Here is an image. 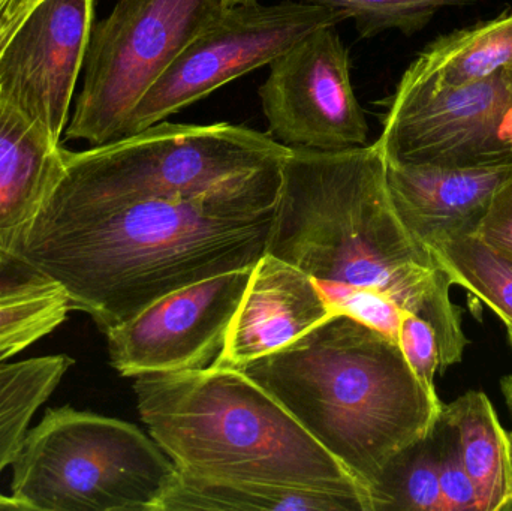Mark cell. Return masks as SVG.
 Returning <instances> with one entry per match:
<instances>
[{
	"label": "cell",
	"mask_w": 512,
	"mask_h": 511,
	"mask_svg": "<svg viewBox=\"0 0 512 511\" xmlns=\"http://www.w3.org/2000/svg\"><path fill=\"white\" fill-rule=\"evenodd\" d=\"M280 185L282 167L200 197L50 194L17 257L107 335L179 288L254 267L267 254Z\"/></svg>",
	"instance_id": "1"
},
{
	"label": "cell",
	"mask_w": 512,
	"mask_h": 511,
	"mask_svg": "<svg viewBox=\"0 0 512 511\" xmlns=\"http://www.w3.org/2000/svg\"><path fill=\"white\" fill-rule=\"evenodd\" d=\"M267 252L321 290L384 294L435 329L442 371L462 362L469 341L453 282L397 215L378 140L342 152L291 149Z\"/></svg>",
	"instance_id": "2"
},
{
	"label": "cell",
	"mask_w": 512,
	"mask_h": 511,
	"mask_svg": "<svg viewBox=\"0 0 512 511\" xmlns=\"http://www.w3.org/2000/svg\"><path fill=\"white\" fill-rule=\"evenodd\" d=\"M240 371L367 492L394 455L426 437L444 405L430 398L399 345L343 314Z\"/></svg>",
	"instance_id": "3"
},
{
	"label": "cell",
	"mask_w": 512,
	"mask_h": 511,
	"mask_svg": "<svg viewBox=\"0 0 512 511\" xmlns=\"http://www.w3.org/2000/svg\"><path fill=\"white\" fill-rule=\"evenodd\" d=\"M134 392L150 437L177 470L331 492L372 511L361 483L240 369L140 375Z\"/></svg>",
	"instance_id": "4"
},
{
	"label": "cell",
	"mask_w": 512,
	"mask_h": 511,
	"mask_svg": "<svg viewBox=\"0 0 512 511\" xmlns=\"http://www.w3.org/2000/svg\"><path fill=\"white\" fill-rule=\"evenodd\" d=\"M176 476L137 426L66 405L27 432L11 488L23 510L161 511Z\"/></svg>",
	"instance_id": "5"
},
{
	"label": "cell",
	"mask_w": 512,
	"mask_h": 511,
	"mask_svg": "<svg viewBox=\"0 0 512 511\" xmlns=\"http://www.w3.org/2000/svg\"><path fill=\"white\" fill-rule=\"evenodd\" d=\"M289 152L248 126L164 120L84 152L65 149V168L51 194L81 201L200 197L282 167Z\"/></svg>",
	"instance_id": "6"
},
{
	"label": "cell",
	"mask_w": 512,
	"mask_h": 511,
	"mask_svg": "<svg viewBox=\"0 0 512 511\" xmlns=\"http://www.w3.org/2000/svg\"><path fill=\"white\" fill-rule=\"evenodd\" d=\"M225 9L222 0H117L93 26L66 137L90 146L122 138L150 87Z\"/></svg>",
	"instance_id": "7"
},
{
	"label": "cell",
	"mask_w": 512,
	"mask_h": 511,
	"mask_svg": "<svg viewBox=\"0 0 512 511\" xmlns=\"http://www.w3.org/2000/svg\"><path fill=\"white\" fill-rule=\"evenodd\" d=\"M342 21L339 12L300 0L276 5L256 0L225 9L150 87L129 117L123 137L164 122L231 81L270 66L304 36Z\"/></svg>",
	"instance_id": "8"
},
{
	"label": "cell",
	"mask_w": 512,
	"mask_h": 511,
	"mask_svg": "<svg viewBox=\"0 0 512 511\" xmlns=\"http://www.w3.org/2000/svg\"><path fill=\"white\" fill-rule=\"evenodd\" d=\"M382 105L385 158L439 167L512 164V68L460 87L400 80Z\"/></svg>",
	"instance_id": "9"
},
{
	"label": "cell",
	"mask_w": 512,
	"mask_h": 511,
	"mask_svg": "<svg viewBox=\"0 0 512 511\" xmlns=\"http://www.w3.org/2000/svg\"><path fill=\"white\" fill-rule=\"evenodd\" d=\"M258 95L268 132L289 149L342 152L369 144L351 56L336 26L319 27L273 60Z\"/></svg>",
	"instance_id": "10"
},
{
	"label": "cell",
	"mask_w": 512,
	"mask_h": 511,
	"mask_svg": "<svg viewBox=\"0 0 512 511\" xmlns=\"http://www.w3.org/2000/svg\"><path fill=\"white\" fill-rule=\"evenodd\" d=\"M252 270H233L179 288L110 330L113 368L135 378L212 366L224 348Z\"/></svg>",
	"instance_id": "11"
},
{
	"label": "cell",
	"mask_w": 512,
	"mask_h": 511,
	"mask_svg": "<svg viewBox=\"0 0 512 511\" xmlns=\"http://www.w3.org/2000/svg\"><path fill=\"white\" fill-rule=\"evenodd\" d=\"M95 0H41L0 54V99L60 141L93 29Z\"/></svg>",
	"instance_id": "12"
},
{
	"label": "cell",
	"mask_w": 512,
	"mask_h": 511,
	"mask_svg": "<svg viewBox=\"0 0 512 511\" xmlns=\"http://www.w3.org/2000/svg\"><path fill=\"white\" fill-rule=\"evenodd\" d=\"M333 315L309 275L267 252L252 270L224 348L213 365L243 369L289 347Z\"/></svg>",
	"instance_id": "13"
},
{
	"label": "cell",
	"mask_w": 512,
	"mask_h": 511,
	"mask_svg": "<svg viewBox=\"0 0 512 511\" xmlns=\"http://www.w3.org/2000/svg\"><path fill=\"white\" fill-rule=\"evenodd\" d=\"M510 180L512 164L439 167L387 159L388 189L397 215L426 248L477 231L493 198Z\"/></svg>",
	"instance_id": "14"
},
{
	"label": "cell",
	"mask_w": 512,
	"mask_h": 511,
	"mask_svg": "<svg viewBox=\"0 0 512 511\" xmlns=\"http://www.w3.org/2000/svg\"><path fill=\"white\" fill-rule=\"evenodd\" d=\"M65 168V149L0 99V251L18 249Z\"/></svg>",
	"instance_id": "15"
},
{
	"label": "cell",
	"mask_w": 512,
	"mask_h": 511,
	"mask_svg": "<svg viewBox=\"0 0 512 511\" xmlns=\"http://www.w3.org/2000/svg\"><path fill=\"white\" fill-rule=\"evenodd\" d=\"M442 416L453 425L466 473L484 511H512V434L483 392H468L448 405Z\"/></svg>",
	"instance_id": "16"
},
{
	"label": "cell",
	"mask_w": 512,
	"mask_h": 511,
	"mask_svg": "<svg viewBox=\"0 0 512 511\" xmlns=\"http://www.w3.org/2000/svg\"><path fill=\"white\" fill-rule=\"evenodd\" d=\"M512 68V11L430 42L400 80L429 89L475 83Z\"/></svg>",
	"instance_id": "17"
},
{
	"label": "cell",
	"mask_w": 512,
	"mask_h": 511,
	"mask_svg": "<svg viewBox=\"0 0 512 511\" xmlns=\"http://www.w3.org/2000/svg\"><path fill=\"white\" fill-rule=\"evenodd\" d=\"M364 511L358 501L331 492L206 479L177 470L161 511Z\"/></svg>",
	"instance_id": "18"
},
{
	"label": "cell",
	"mask_w": 512,
	"mask_h": 511,
	"mask_svg": "<svg viewBox=\"0 0 512 511\" xmlns=\"http://www.w3.org/2000/svg\"><path fill=\"white\" fill-rule=\"evenodd\" d=\"M72 365L65 354L0 363V473L14 464L33 416Z\"/></svg>",
	"instance_id": "19"
},
{
	"label": "cell",
	"mask_w": 512,
	"mask_h": 511,
	"mask_svg": "<svg viewBox=\"0 0 512 511\" xmlns=\"http://www.w3.org/2000/svg\"><path fill=\"white\" fill-rule=\"evenodd\" d=\"M427 249L453 285H460L478 303L489 306L512 336V258L475 231L438 240Z\"/></svg>",
	"instance_id": "20"
},
{
	"label": "cell",
	"mask_w": 512,
	"mask_h": 511,
	"mask_svg": "<svg viewBox=\"0 0 512 511\" xmlns=\"http://www.w3.org/2000/svg\"><path fill=\"white\" fill-rule=\"evenodd\" d=\"M369 495L372 511H445L427 435L390 459Z\"/></svg>",
	"instance_id": "21"
},
{
	"label": "cell",
	"mask_w": 512,
	"mask_h": 511,
	"mask_svg": "<svg viewBox=\"0 0 512 511\" xmlns=\"http://www.w3.org/2000/svg\"><path fill=\"white\" fill-rule=\"evenodd\" d=\"M72 311L53 282L0 293V363L50 335Z\"/></svg>",
	"instance_id": "22"
},
{
	"label": "cell",
	"mask_w": 512,
	"mask_h": 511,
	"mask_svg": "<svg viewBox=\"0 0 512 511\" xmlns=\"http://www.w3.org/2000/svg\"><path fill=\"white\" fill-rule=\"evenodd\" d=\"M339 12L354 20L361 38H373L388 30L405 35L420 32L439 9L459 5L465 0H300Z\"/></svg>",
	"instance_id": "23"
},
{
	"label": "cell",
	"mask_w": 512,
	"mask_h": 511,
	"mask_svg": "<svg viewBox=\"0 0 512 511\" xmlns=\"http://www.w3.org/2000/svg\"><path fill=\"white\" fill-rule=\"evenodd\" d=\"M427 438L438 470L445 511H484L477 489L466 473L453 425L439 413Z\"/></svg>",
	"instance_id": "24"
},
{
	"label": "cell",
	"mask_w": 512,
	"mask_h": 511,
	"mask_svg": "<svg viewBox=\"0 0 512 511\" xmlns=\"http://www.w3.org/2000/svg\"><path fill=\"white\" fill-rule=\"evenodd\" d=\"M399 347L430 398L441 401L435 387V375L441 369L435 329L424 318L406 311L400 324Z\"/></svg>",
	"instance_id": "25"
},
{
	"label": "cell",
	"mask_w": 512,
	"mask_h": 511,
	"mask_svg": "<svg viewBox=\"0 0 512 511\" xmlns=\"http://www.w3.org/2000/svg\"><path fill=\"white\" fill-rule=\"evenodd\" d=\"M475 233L512 258V180L495 195Z\"/></svg>",
	"instance_id": "26"
},
{
	"label": "cell",
	"mask_w": 512,
	"mask_h": 511,
	"mask_svg": "<svg viewBox=\"0 0 512 511\" xmlns=\"http://www.w3.org/2000/svg\"><path fill=\"white\" fill-rule=\"evenodd\" d=\"M44 282L50 281H47L41 273L36 272L26 261L0 251V293L33 287V285L44 284Z\"/></svg>",
	"instance_id": "27"
},
{
	"label": "cell",
	"mask_w": 512,
	"mask_h": 511,
	"mask_svg": "<svg viewBox=\"0 0 512 511\" xmlns=\"http://www.w3.org/2000/svg\"><path fill=\"white\" fill-rule=\"evenodd\" d=\"M41 0H0V54Z\"/></svg>",
	"instance_id": "28"
},
{
	"label": "cell",
	"mask_w": 512,
	"mask_h": 511,
	"mask_svg": "<svg viewBox=\"0 0 512 511\" xmlns=\"http://www.w3.org/2000/svg\"><path fill=\"white\" fill-rule=\"evenodd\" d=\"M502 393H504L505 401H507L508 408H510L512 416V374L502 378L501 381ZM512 434V432H511Z\"/></svg>",
	"instance_id": "29"
},
{
	"label": "cell",
	"mask_w": 512,
	"mask_h": 511,
	"mask_svg": "<svg viewBox=\"0 0 512 511\" xmlns=\"http://www.w3.org/2000/svg\"><path fill=\"white\" fill-rule=\"evenodd\" d=\"M0 509L23 510V507L14 497H5V495L0 494Z\"/></svg>",
	"instance_id": "30"
},
{
	"label": "cell",
	"mask_w": 512,
	"mask_h": 511,
	"mask_svg": "<svg viewBox=\"0 0 512 511\" xmlns=\"http://www.w3.org/2000/svg\"><path fill=\"white\" fill-rule=\"evenodd\" d=\"M256 2V0H222L225 8H233V6L237 5H246V3Z\"/></svg>",
	"instance_id": "31"
},
{
	"label": "cell",
	"mask_w": 512,
	"mask_h": 511,
	"mask_svg": "<svg viewBox=\"0 0 512 511\" xmlns=\"http://www.w3.org/2000/svg\"><path fill=\"white\" fill-rule=\"evenodd\" d=\"M508 339H510V344H511V348H512V336H508Z\"/></svg>",
	"instance_id": "32"
}]
</instances>
